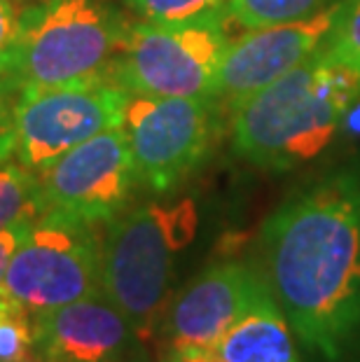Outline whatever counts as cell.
<instances>
[{"label":"cell","instance_id":"cell-10","mask_svg":"<svg viewBox=\"0 0 360 362\" xmlns=\"http://www.w3.org/2000/svg\"><path fill=\"white\" fill-rule=\"evenodd\" d=\"M265 288V276L252 262H213L171 297L155 334L159 349L162 353L187 349L216 351L227 329Z\"/></svg>","mask_w":360,"mask_h":362},{"label":"cell","instance_id":"cell-1","mask_svg":"<svg viewBox=\"0 0 360 362\" xmlns=\"http://www.w3.org/2000/svg\"><path fill=\"white\" fill-rule=\"evenodd\" d=\"M257 267L297 344L318 362L360 358V161L325 168L267 215Z\"/></svg>","mask_w":360,"mask_h":362},{"label":"cell","instance_id":"cell-15","mask_svg":"<svg viewBox=\"0 0 360 362\" xmlns=\"http://www.w3.org/2000/svg\"><path fill=\"white\" fill-rule=\"evenodd\" d=\"M339 0H229L227 17L241 28H265L309 19Z\"/></svg>","mask_w":360,"mask_h":362},{"label":"cell","instance_id":"cell-24","mask_svg":"<svg viewBox=\"0 0 360 362\" xmlns=\"http://www.w3.org/2000/svg\"><path fill=\"white\" fill-rule=\"evenodd\" d=\"M24 362H59V360H52V358H45V356H35V358L24 360Z\"/></svg>","mask_w":360,"mask_h":362},{"label":"cell","instance_id":"cell-3","mask_svg":"<svg viewBox=\"0 0 360 362\" xmlns=\"http://www.w3.org/2000/svg\"><path fill=\"white\" fill-rule=\"evenodd\" d=\"M194 232L197 208L190 199L127 208L103 227V292L127 315L141 341L157 334L171 302L175 262Z\"/></svg>","mask_w":360,"mask_h":362},{"label":"cell","instance_id":"cell-6","mask_svg":"<svg viewBox=\"0 0 360 362\" xmlns=\"http://www.w3.org/2000/svg\"><path fill=\"white\" fill-rule=\"evenodd\" d=\"M101 252L103 227L45 211L14 252L5 295L40 315L101 292Z\"/></svg>","mask_w":360,"mask_h":362},{"label":"cell","instance_id":"cell-12","mask_svg":"<svg viewBox=\"0 0 360 362\" xmlns=\"http://www.w3.org/2000/svg\"><path fill=\"white\" fill-rule=\"evenodd\" d=\"M139 341L103 290L35 315L37 356L59 362H127Z\"/></svg>","mask_w":360,"mask_h":362},{"label":"cell","instance_id":"cell-11","mask_svg":"<svg viewBox=\"0 0 360 362\" xmlns=\"http://www.w3.org/2000/svg\"><path fill=\"white\" fill-rule=\"evenodd\" d=\"M339 7L342 0L309 19L250 28L241 37H232L213 98L225 110H232L255 91L309 61L325 45Z\"/></svg>","mask_w":360,"mask_h":362},{"label":"cell","instance_id":"cell-25","mask_svg":"<svg viewBox=\"0 0 360 362\" xmlns=\"http://www.w3.org/2000/svg\"><path fill=\"white\" fill-rule=\"evenodd\" d=\"M12 3H14V0H12Z\"/></svg>","mask_w":360,"mask_h":362},{"label":"cell","instance_id":"cell-17","mask_svg":"<svg viewBox=\"0 0 360 362\" xmlns=\"http://www.w3.org/2000/svg\"><path fill=\"white\" fill-rule=\"evenodd\" d=\"M129 5L141 14L143 21H202L227 17L229 0H129Z\"/></svg>","mask_w":360,"mask_h":362},{"label":"cell","instance_id":"cell-18","mask_svg":"<svg viewBox=\"0 0 360 362\" xmlns=\"http://www.w3.org/2000/svg\"><path fill=\"white\" fill-rule=\"evenodd\" d=\"M320 52L360 75V0H342L332 30Z\"/></svg>","mask_w":360,"mask_h":362},{"label":"cell","instance_id":"cell-2","mask_svg":"<svg viewBox=\"0 0 360 362\" xmlns=\"http://www.w3.org/2000/svg\"><path fill=\"white\" fill-rule=\"evenodd\" d=\"M360 101V75L323 52L232 107V148L267 173L316 161Z\"/></svg>","mask_w":360,"mask_h":362},{"label":"cell","instance_id":"cell-21","mask_svg":"<svg viewBox=\"0 0 360 362\" xmlns=\"http://www.w3.org/2000/svg\"><path fill=\"white\" fill-rule=\"evenodd\" d=\"M162 362H222V358L211 349H187V351H171L159 353Z\"/></svg>","mask_w":360,"mask_h":362},{"label":"cell","instance_id":"cell-16","mask_svg":"<svg viewBox=\"0 0 360 362\" xmlns=\"http://www.w3.org/2000/svg\"><path fill=\"white\" fill-rule=\"evenodd\" d=\"M37 356L35 315L12 297H0V362H24Z\"/></svg>","mask_w":360,"mask_h":362},{"label":"cell","instance_id":"cell-23","mask_svg":"<svg viewBox=\"0 0 360 362\" xmlns=\"http://www.w3.org/2000/svg\"><path fill=\"white\" fill-rule=\"evenodd\" d=\"M17 152V134H14V122L7 117L0 122V164L14 157Z\"/></svg>","mask_w":360,"mask_h":362},{"label":"cell","instance_id":"cell-8","mask_svg":"<svg viewBox=\"0 0 360 362\" xmlns=\"http://www.w3.org/2000/svg\"><path fill=\"white\" fill-rule=\"evenodd\" d=\"M129 98L132 94L112 75L21 89L12 110L17 134L14 157L40 175L66 152L105 129L120 127Z\"/></svg>","mask_w":360,"mask_h":362},{"label":"cell","instance_id":"cell-4","mask_svg":"<svg viewBox=\"0 0 360 362\" xmlns=\"http://www.w3.org/2000/svg\"><path fill=\"white\" fill-rule=\"evenodd\" d=\"M127 30L101 0H45L19 17L10 78L21 91L110 75Z\"/></svg>","mask_w":360,"mask_h":362},{"label":"cell","instance_id":"cell-22","mask_svg":"<svg viewBox=\"0 0 360 362\" xmlns=\"http://www.w3.org/2000/svg\"><path fill=\"white\" fill-rule=\"evenodd\" d=\"M17 96H19V87L12 82L10 75H0V122L12 117Z\"/></svg>","mask_w":360,"mask_h":362},{"label":"cell","instance_id":"cell-14","mask_svg":"<svg viewBox=\"0 0 360 362\" xmlns=\"http://www.w3.org/2000/svg\"><path fill=\"white\" fill-rule=\"evenodd\" d=\"M47 211L42 197L40 175L19 161L7 159L0 164V229L33 222Z\"/></svg>","mask_w":360,"mask_h":362},{"label":"cell","instance_id":"cell-7","mask_svg":"<svg viewBox=\"0 0 360 362\" xmlns=\"http://www.w3.org/2000/svg\"><path fill=\"white\" fill-rule=\"evenodd\" d=\"M222 110L216 98L132 94L122 127L141 187L166 197L192 178L211 155Z\"/></svg>","mask_w":360,"mask_h":362},{"label":"cell","instance_id":"cell-9","mask_svg":"<svg viewBox=\"0 0 360 362\" xmlns=\"http://www.w3.org/2000/svg\"><path fill=\"white\" fill-rule=\"evenodd\" d=\"M47 211L105 227L132 199L139 178L124 127H110L40 173Z\"/></svg>","mask_w":360,"mask_h":362},{"label":"cell","instance_id":"cell-5","mask_svg":"<svg viewBox=\"0 0 360 362\" xmlns=\"http://www.w3.org/2000/svg\"><path fill=\"white\" fill-rule=\"evenodd\" d=\"M227 19L129 26L112 78L136 96L213 98L229 47Z\"/></svg>","mask_w":360,"mask_h":362},{"label":"cell","instance_id":"cell-19","mask_svg":"<svg viewBox=\"0 0 360 362\" xmlns=\"http://www.w3.org/2000/svg\"><path fill=\"white\" fill-rule=\"evenodd\" d=\"M19 37V14L12 0H0V75H10Z\"/></svg>","mask_w":360,"mask_h":362},{"label":"cell","instance_id":"cell-13","mask_svg":"<svg viewBox=\"0 0 360 362\" xmlns=\"http://www.w3.org/2000/svg\"><path fill=\"white\" fill-rule=\"evenodd\" d=\"M286 313L265 288L216 346L222 362H300Z\"/></svg>","mask_w":360,"mask_h":362},{"label":"cell","instance_id":"cell-20","mask_svg":"<svg viewBox=\"0 0 360 362\" xmlns=\"http://www.w3.org/2000/svg\"><path fill=\"white\" fill-rule=\"evenodd\" d=\"M28 227L30 222H17V225L0 229V297L5 295V279H7L10 262L14 257V252H17L19 243L24 241Z\"/></svg>","mask_w":360,"mask_h":362}]
</instances>
